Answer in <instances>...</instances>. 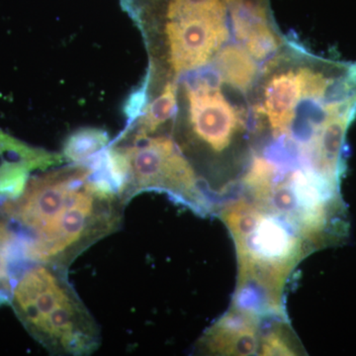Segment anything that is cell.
I'll list each match as a JSON object with an SVG mask.
<instances>
[{"instance_id": "8fae6325", "label": "cell", "mask_w": 356, "mask_h": 356, "mask_svg": "<svg viewBox=\"0 0 356 356\" xmlns=\"http://www.w3.org/2000/svg\"><path fill=\"white\" fill-rule=\"evenodd\" d=\"M177 110V86L175 83L165 84L161 95L147 105L134 124V129L122 135L151 136L158 132L166 122L172 120Z\"/></svg>"}, {"instance_id": "277c9868", "label": "cell", "mask_w": 356, "mask_h": 356, "mask_svg": "<svg viewBox=\"0 0 356 356\" xmlns=\"http://www.w3.org/2000/svg\"><path fill=\"white\" fill-rule=\"evenodd\" d=\"M142 26L163 35L166 64L175 74L204 67L229 38L227 0H122Z\"/></svg>"}, {"instance_id": "9c48e42d", "label": "cell", "mask_w": 356, "mask_h": 356, "mask_svg": "<svg viewBox=\"0 0 356 356\" xmlns=\"http://www.w3.org/2000/svg\"><path fill=\"white\" fill-rule=\"evenodd\" d=\"M30 264L26 259L19 236L0 212V305L10 304L16 280Z\"/></svg>"}, {"instance_id": "3957f363", "label": "cell", "mask_w": 356, "mask_h": 356, "mask_svg": "<svg viewBox=\"0 0 356 356\" xmlns=\"http://www.w3.org/2000/svg\"><path fill=\"white\" fill-rule=\"evenodd\" d=\"M107 168L124 204L143 192L159 191L207 214L197 172L172 138L122 135L107 149Z\"/></svg>"}, {"instance_id": "ba28073f", "label": "cell", "mask_w": 356, "mask_h": 356, "mask_svg": "<svg viewBox=\"0 0 356 356\" xmlns=\"http://www.w3.org/2000/svg\"><path fill=\"white\" fill-rule=\"evenodd\" d=\"M261 104L255 105V115L266 117L274 138L289 132L295 109L303 97L299 69L276 72L264 84Z\"/></svg>"}, {"instance_id": "7c38bea8", "label": "cell", "mask_w": 356, "mask_h": 356, "mask_svg": "<svg viewBox=\"0 0 356 356\" xmlns=\"http://www.w3.org/2000/svg\"><path fill=\"white\" fill-rule=\"evenodd\" d=\"M110 146L108 135L99 129H83L70 136L63 156L74 165H92Z\"/></svg>"}, {"instance_id": "4fadbf2b", "label": "cell", "mask_w": 356, "mask_h": 356, "mask_svg": "<svg viewBox=\"0 0 356 356\" xmlns=\"http://www.w3.org/2000/svg\"><path fill=\"white\" fill-rule=\"evenodd\" d=\"M303 353L286 318H275L262 332L259 355H300Z\"/></svg>"}, {"instance_id": "52a82bcc", "label": "cell", "mask_w": 356, "mask_h": 356, "mask_svg": "<svg viewBox=\"0 0 356 356\" xmlns=\"http://www.w3.org/2000/svg\"><path fill=\"white\" fill-rule=\"evenodd\" d=\"M264 321L231 308L199 339L198 350L214 355H259Z\"/></svg>"}, {"instance_id": "7a4b0ae2", "label": "cell", "mask_w": 356, "mask_h": 356, "mask_svg": "<svg viewBox=\"0 0 356 356\" xmlns=\"http://www.w3.org/2000/svg\"><path fill=\"white\" fill-rule=\"evenodd\" d=\"M10 304L27 332L53 355H89L99 348V327L65 268L28 266L14 284Z\"/></svg>"}, {"instance_id": "30bf717a", "label": "cell", "mask_w": 356, "mask_h": 356, "mask_svg": "<svg viewBox=\"0 0 356 356\" xmlns=\"http://www.w3.org/2000/svg\"><path fill=\"white\" fill-rule=\"evenodd\" d=\"M216 70L222 81L243 92L252 88L259 74L254 58L238 44L226 47L218 54Z\"/></svg>"}, {"instance_id": "6da1fadb", "label": "cell", "mask_w": 356, "mask_h": 356, "mask_svg": "<svg viewBox=\"0 0 356 356\" xmlns=\"http://www.w3.org/2000/svg\"><path fill=\"white\" fill-rule=\"evenodd\" d=\"M125 206L102 172L72 163L30 177L19 197L0 204V212L19 236L30 264L67 269L118 231Z\"/></svg>"}, {"instance_id": "5bb4252c", "label": "cell", "mask_w": 356, "mask_h": 356, "mask_svg": "<svg viewBox=\"0 0 356 356\" xmlns=\"http://www.w3.org/2000/svg\"><path fill=\"white\" fill-rule=\"evenodd\" d=\"M242 43L245 50L257 60H266L273 55L280 46L277 34L271 27L270 21L259 20L252 23L245 32Z\"/></svg>"}, {"instance_id": "8992f818", "label": "cell", "mask_w": 356, "mask_h": 356, "mask_svg": "<svg viewBox=\"0 0 356 356\" xmlns=\"http://www.w3.org/2000/svg\"><path fill=\"white\" fill-rule=\"evenodd\" d=\"M63 154L30 146L0 129V204L19 197L30 175L64 163Z\"/></svg>"}, {"instance_id": "5b68a950", "label": "cell", "mask_w": 356, "mask_h": 356, "mask_svg": "<svg viewBox=\"0 0 356 356\" xmlns=\"http://www.w3.org/2000/svg\"><path fill=\"white\" fill-rule=\"evenodd\" d=\"M221 81L217 70L204 69L185 81L191 144L214 154L229 149L245 125L242 115L218 88Z\"/></svg>"}]
</instances>
